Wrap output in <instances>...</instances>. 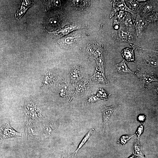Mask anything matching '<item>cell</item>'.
<instances>
[{
  "label": "cell",
  "instance_id": "6da1fadb",
  "mask_svg": "<svg viewBox=\"0 0 158 158\" xmlns=\"http://www.w3.org/2000/svg\"><path fill=\"white\" fill-rule=\"evenodd\" d=\"M68 76L71 83L76 84L84 77L83 68L79 65L73 67L69 71Z\"/></svg>",
  "mask_w": 158,
  "mask_h": 158
},
{
  "label": "cell",
  "instance_id": "7a4b0ae2",
  "mask_svg": "<svg viewBox=\"0 0 158 158\" xmlns=\"http://www.w3.org/2000/svg\"><path fill=\"white\" fill-rule=\"evenodd\" d=\"M92 85L89 75L84 77L75 84V93L77 95L83 94Z\"/></svg>",
  "mask_w": 158,
  "mask_h": 158
},
{
  "label": "cell",
  "instance_id": "3957f363",
  "mask_svg": "<svg viewBox=\"0 0 158 158\" xmlns=\"http://www.w3.org/2000/svg\"><path fill=\"white\" fill-rule=\"evenodd\" d=\"M21 135L20 133L15 131L8 123L2 126L0 129L1 140L12 137H19Z\"/></svg>",
  "mask_w": 158,
  "mask_h": 158
},
{
  "label": "cell",
  "instance_id": "277c9868",
  "mask_svg": "<svg viewBox=\"0 0 158 158\" xmlns=\"http://www.w3.org/2000/svg\"><path fill=\"white\" fill-rule=\"evenodd\" d=\"M116 108L114 105L110 106H103L102 111L103 116V130L105 131L108 127L111 117Z\"/></svg>",
  "mask_w": 158,
  "mask_h": 158
},
{
  "label": "cell",
  "instance_id": "5b68a950",
  "mask_svg": "<svg viewBox=\"0 0 158 158\" xmlns=\"http://www.w3.org/2000/svg\"><path fill=\"white\" fill-rule=\"evenodd\" d=\"M148 23L139 14L137 15L134 26L136 35L138 37L140 38L142 36Z\"/></svg>",
  "mask_w": 158,
  "mask_h": 158
},
{
  "label": "cell",
  "instance_id": "8992f818",
  "mask_svg": "<svg viewBox=\"0 0 158 158\" xmlns=\"http://www.w3.org/2000/svg\"><path fill=\"white\" fill-rule=\"evenodd\" d=\"M79 37L78 35H71L60 39L58 42L62 48L68 49L75 43Z\"/></svg>",
  "mask_w": 158,
  "mask_h": 158
},
{
  "label": "cell",
  "instance_id": "52a82bcc",
  "mask_svg": "<svg viewBox=\"0 0 158 158\" xmlns=\"http://www.w3.org/2000/svg\"><path fill=\"white\" fill-rule=\"evenodd\" d=\"M136 75L142 82L144 87H147L148 85L152 81H157V79L154 76L147 72L142 71L138 70L136 72Z\"/></svg>",
  "mask_w": 158,
  "mask_h": 158
},
{
  "label": "cell",
  "instance_id": "ba28073f",
  "mask_svg": "<svg viewBox=\"0 0 158 158\" xmlns=\"http://www.w3.org/2000/svg\"><path fill=\"white\" fill-rule=\"evenodd\" d=\"M71 6L75 9L82 10L87 8L90 5V2L87 0L70 1Z\"/></svg>",
  "mask_w": 158,
  "mask_h": 158
},
{
  "label": "cell",
  "instance_id": "9c48e42d",
  "mask_svg": "<svg viewBox=\"0 0 158 158\" xmlns=\"http://www.w3.org/2000/svg\"><path fill=\"white\" fill-rule=\"evenodd\" d=\"M118 31L117 33V37L119 41L128 42L131 40L132 35L128 30L120 29Z\"/></svg>",
  "mask_w": 158,
  "mask_h": 158
},
{
  "label": "cell",
  "instance_id": "30bf717a",
  "mask_svg": "<svg viewBox=\"0 0 158 158\" xmlns=\"http://www.w3.org/2000/svg\"><path fill=\"white\" fill-rule=\"evenodd\" d=\"M93 78L95 80L99 83L107 84L109 83L105 77L104 73L96 68H95Z\"/></svg>",
  "mask_w": 158,
  "mask_h": 158
},
{
  "label": "cell",
  "instance_id": "8fae6325",
  "mask_svg": "<svg viewBox=\"0 0 158 158\" xmlns=\"http://www.w3.org/2000/svg\"><path fill=\"white\" fill-rule=\"evenodd\" d=\"M116 70L118 73L122 74L133 73L127 67L125 63L124 59L120 63L117 64L116 66Z\"/></svg>",
  "mask_w": 158,
  "mask_h": 158
},
{
  "label": "cell",
  "instance_id": "7c38bea8",
  "mask_svg": "<svg viewBox=\"0 0 158 158\" xmlns=\"http://www.w3.org/2000/svg\"><path fill=\"white\" fill-rule=\"evenodd\" d=\"M83 28L81 26L73 25L67 27H65L59 31L58 32V35L60 36H62L65 35L70 32L75 30L80 29Z\"/></svg>",
  "mask_w": 158,
  "mask_h": 158
},
{
  "label": "cell",
  "instance_id": "4fadbf2b",
  "mask_svg": "<svg viewBox=\"0 0 158 158\" xmlns=\"http://www.w3.org/2000/svg\"><path fill=\"white\" fill-rule=\"evenodd\" d=\"M122 56L128 61H133V50L128 48L124 49L121 52Z\"/></svg>",
  "mask_w": 158,
  "mask_h": 158
},
{
  "label": "cell",
  "instance_id": "5bb4252c",
  "mask_svg": "<svg viewBox=\"0 0 158 158\" xmlns=\"http://www.w3.org/2000/svg\"><path fill=\"white\" fill-rule=\"evenodd\" d=\"M60 18L56 16L49 17L47 19L46 25L50 28H55L60 25Z\"/></svg>",
  "mask_w": 158,
  "mask_h": 158
},
{
  "label": "cell",
  "instance_id": "9a60e30c",
  "mask_svg": "<svg viewBox=\"0 0 158 158\" xmlns=\"http://www.w3.org/2000/svg\"><path fill=\"white\" fill-rule=\"evenodd\" d=\"M95 130L94 128H91L90 129L89 132L85 135L81 141L80 142L77 148L74 152L73 154H75V156H76L77 152L80 149L83 147V146L85 144L87 140L89 139L92 134L95 131Z\"/></svg>",
  "mask_w": 158,
  "mask_h": 158
},
{
  "label": "cell",
  "instance_id": "2e32d148",
  "mask_svg": "<svg viewBox=\"0 0 158 158\" xmlns=\"http://www.w3.org/2000/svg\"><path fill=\"white\" fill-rule=\"evenodd\" d=\"M135 140L133 147V154L135 155L141 157L142 158H144L142 148L138 143V142L137 141L136 139Z\"/></svg>",
  "mask_w": 158,
  "mask_h": 158
},
{
  "label": "cell",
  "instance_id": "e0dca14e",
  "mask_svg": "<svg viewBox=\"0 0 158 158\" xmlns=\"http://www.w3.org/2000/svg\"><path fill=\"white\" fill-rule=\"evenodd\" d=\"M96 68L104 73L105 65L102 54H101L96 59Z\"/></svg>",
  "mask_w": 158,
  "mask_h": 158
},
{
  "label": "cell",
  "instance_id": "ac0fdd59",
  "mask_svg": "<svg viewBox=\"0 0 158 158\" xmlns=\"http://www.w3.org/2000/svg\"><path fill=\"white\" fill-rule=\"evenodd\" d=\"M110 94L107 92L102 88H100L97 90L96 96L99 99L104 100H108Z\"/></svg>",
  "mask_w": 158,
  "mask_h": 158
},
{
  "label": "cell",
  "instance_id": "d6986e66",
  "mask_svg": "<svg viewBox=\"0 0 158 158\" xmlns=\"http://www.w3.org/2000/svg\"><path fill=\"white\" fill-rule=\"evenodd\" d=\"M135 21L132 18L129 13L126 16L125 20L124 21V25L128 29H131L134 28L135 25Z\"/></svg>",
  "mask_w": 158,
  "mask_h": 158
},
{
  "label": "cell",
  "instance_id": "ffe728a7",
  "mask_svg": "<svg viewBox=\"0 0 158 158\" xmlns=\"http://www.w3.org/2000/svg\"><path fill=\"white\" fill-rule=\"evenodd\" d=\"M116 5L119 9L121 11H127L132 14L135 13L134 11L130 9L126 6L124 0L118 1Z\"/></svg>",
  "mask_w": 158,
  "mask_h": 158
},
{
  "label": "cell",
  "instance_id": "44dd1931",
  "mask_svg": "<svg viewBox=\"0 0 158 158\" xmlns=\"http://www.w3.org/2000/svg\"><path fill=\"white\" fill-rule=\"evenodd\" d=\"M44 129L45 134L49 136L53 134L55 130V128L53 123H49L44 126Z\"/></svg>",
  "mask_w": 158,
  "mask_h": 158
},
{
  "label": "cell",
  "instance_id": "7402d4cb",
  "mask_svg": "<svg viewBox=\"0 0 158 158\" xmlns=\"http://www.w3.org/2000/svg\"><path fill=\"white\" fill-rule=\"evenodd\" d=\"M114 23V24H119V22L123 19L124 11H121L116 13L115 14Z\"/></svg>",
  "mask_w": 158,
  "mask_h": 158
},
{
  "label": "cell",
  "instance_id": "603a6c76",
  "mask_svg": "<svg viewBox=\"0 0 158 158\" xmlns=\"http://www.w3.org/2000/svg\"><path fill=\"white\" fill-rule=\"evenodd\" d=\"M101 99L98 98L96 95L92 94L90 95L88 97L87 102L89 104H93Z\"/></svg>",
  "mask_w": 158,
  "mask_h": 158
},
{
  "label": "cell",
  "instance_id": "cb8c5ba5",
  "mask_svg": "<svg viewBox=\"0 0 158 158\" xmlns=\"http://www.w3.org/2000/svg\"><path fill=\"white\" fill-rule=\"evenodd\" d=\"M134 135H126L122 136L120 139V142L122 145H124Z\"/></svg>",
  "mask_w": 158,
  "mask_h": 158
},
{
  "label": "cell",
  "instance_id": "d4e9b609",
  "mask_svg": "<svg viewBox=\"0 0 158 158\" xmlns=\"http://www.w3.org/2000/svg\"><path fill=\"white\" fill-rule=\"evenodd\" d=\"M144 124H141L138 127L135 133L137 136V140L138 141L140 136L142 133L144 129Z\"/></svg>",
  "mask_w": 158,
  "mask_h": 158
},
{
  "label": "cell",
  "instance_id": "484cf974",
  "mask_svg": "<svg viewBox=\"0 0 158 158\" xmlns=\"http://www.w3.org/2000/svg\"><path fill=\"white\" fill-rule=\"evenodd\" d=\"M68 90V88L65 86L62 87L60 91V95L63 97H66L67 96Z\"/></svg>",
  "mask_w": 158,
  "mask_h": 158
},
{
  "label": "cell",
  "instance_id": "4316f807",
  "mask_svg": "<svg viewBox=\"0 0 158 158\" xmlns=\"http://www.w3.org/2000/svg\"><path fill=\"white\" fill-rule=\"evenodd\" d=\"M128 2H129L132 7L134 9H136L138 6V3L137 1L136 0H128Z\"/></svg>",
  "mask_w": 158,
  "mask_h": 158
},
{
  "label": "cell",
  "instance_id": "83f0119b",
  "mask_svg": "<svg viewBox=\"0 0 158 158\" xmlns=\"http://www.w3.org/2000/svg\"><path fill=\"white\" fill-rule=\"evenodd\" d=\"M27 116L28 119L30 120L35 119L37 118L36 114L33 113H28L27 114Z\"/></svg>",
  "mask_w": 158,
  "mask_h": 158
},
{
  "label": "cell",
  "instance_id": "f1b7e54d",
  "mask_svg": "<svg viewBox=\"0 0 158 158\" xmlns=\"http://www.w3.org/2000/svg\"><path fill=\"white\" fill-rule=\"evenodd\" d=\"M153 7L152 5L147 4L145 6L143 12L144 13L148 12L151 11Z\"/></svg>",
  "mask_w": 158,
  "mask_h": 158
},
{
  "label": "cell",
  "instance_id": "f546056e",
  "mask_svg": "<svg viewBox=\"0 0 158 158\" xmlns=\"http://www.w3.org/2000/svg\"><path fill=\"white\" fill-rule=\"evenodd\" d=\"M71 155L70 154V150L66 151L63 153L61 158H71Z\"/></svg>",
  "mask_w": 158,
  "mask_h": 158
},
{
  "label": "cell",
  "instance_id": "4dcf8cb0",
  "mask_svg": "<svg viewBox=\"0 0 158 158\" xmlns=\"http://www.w3.org/2000/svg\"><path fill=\"white\" fill-rule=\"evenodd\" d=\"M145 115L142 114L138 116V119L140 121H144L145 120Z\"/></svg>",
  "mask_w": 158,
  "mask_h": 158
},
{
  "label": "cell",
  "instance_id": "1f68e13d",
  "mask_svg": "<svg viewBox=\"0 0 158 158\" xmlns=\"http://www.w3.org/2000/svg\"><path fill=\"white\" fill-rule=\"evenodd\" d=\"M129 158H135V157L134 155H133L130 157H129Z\"/></svg>",
  "mask_w": 158,
  "mask_h": 158
},
{
  "label": "cell",
  "instance_id": "d6a6232c",
  "mask_svg": "<svg viewBox=\"0 0 158 158\" xmlns=\"http://www.w3.org/2000/svg\"><path fill=\"white\" fill-rule=\"evenodd\" d=\"M138 1H145V0H137Z\"/></svg>",
  "mask_w": 158,
  "mask_h": 158
},
{
  "label": "cell",
  "instance_id": "836d02e7",
  "mask_svg": "<svg viewBox=\"0 0 158 158\" xmlns=\"http://www.w3.org/2000/svg\"><path fill=\"white\" fill-rule=\"evenodd\" d=\"M75 157H76V156H75Z\"/></svg>",
  "mask_w": 158,
  "mask_h": 158
}]
</instances>
